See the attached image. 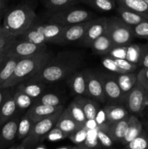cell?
<instances>
[{"mask_svg": "<svg viewBox=\"0 0 148 149\" xmlns=\"http://www.w3.org/2000/svg\"><path fill=\"white\" fill-rule=\"evenodd\" d=\"M17 110V106L13 95L10 94L0 106V120L1 123L4 124L7 120L13 117Z\"/></svg>", "mask_w": 148, "mask_h": 149, "instance_id": "27", "label": "cell"}, {"mask_svg": "<svg viewBox=\"0 0 148 149\" xmlns=\"http://www.w3.org/2000/svg\"><path fill=\"white\" fill-rule=\"evenodd\" d=\"M147 45H148V44H147Z\"/></svg>", "mask_w": 148, "mask_h": 149, "instance_id": "58", "label": "cell"}, {"mask_svg": "<svg viewBox=\"0 0 148 149\" xmlns=\"http://www.w3.org/2000/svg\"><path fill=\"white\" fill-rule=\"evenodd\" d=\"M125 103L131 113H142L148 107V91L137 81L126 95Z\"/></svg>", "mask_w": 148, "mask_h": 149, "instance_id": "9", "label": "cell"}, {"mask_svg": "<svg viewBox=\"0 0 148 149\" xmlns=\"http://www.w3.org/2000/svg\"><path fill=\"white\" fill-rule=\"evenodd\" d=\"M94 19L86 20L82 23L64 26V29L58 39L57 45H65L79 42L85 35L87 29L94 21Z\"/></svg>", "mask_w": 148, "mask_h": 149, "instance_id": "10", "label": "cell"}, {"mask_svg": "<svg viewBox=\"0 0 148 149\" xmlns=\"http://www.w3.org/2000/svg\"><path fill=\"white\" fill-rule=\"evenodd\" d=\"M107 17H100V18L95 17L79 43L84 45V47H91L93 42L99 36L105 33L107 29Z\"/></svg>", "mask_w": 148, "mask_h": 149, "instance_id": "14", "label": "cell"}, {"mask_svg": "<svg viewBox=\"0 0 148 149\" xmlns=\"http://www.w3.org/2000/svg\"><path fill=\"white\" fill-rule=\"evenodd\" d=\"M84 3L95 10L102 12H110L116 8V0H81Z\"/></svg>", "mask_w": 148, "mask_h": 149, "instance_id": "29", "label": "cell"}, {"mask_svg": "<svg viewBox=\"0 0 148 149\" xmlns=\"http://www.w3.org/2000/svg\"><path fill=\"white\" fill-rule=\"evenodd\" d=\"M110 58H112V61H113V63L124 73L133 72L137 68L138 65L133 63L127 61L126 59L112 58V57H110Z\"/></svg>", "mask_w": 148, "mask_h": 149, "instance_id": "39", "label": "cell"}, {"mask_svg": "<svg viewBox=\"0 0 148 149\" xmlns=\"http://www.w3.org/2000/svg\"><path fill=\"white\" fill-rule=\"evenodd\" d=\"M45 84L46 83L42 81L29 80L28 82L20 84L17 90H21L35 100L44 93L45 90Z\"/></svg>", "mask_w": 148, "mask_h": 149, "instance_id": "21", "label": "cell"}, {"mask_svg": "<svg viewBox=\"0 0 148 149\" xmlns=\"http://www.w3.org/2000/svg\"><path fill=\"white\" fill-rule=\"evenodd\" d=\"M107 122L109 124L114 123L118 121L122 120L129 116V111L123 106L119 105H107L104 106Z\"/></svg>", "mask_w": 148, "mask_h": 149, "instance_id": "22", "label": "cell"}, {"mask_svg": "<svg viewBox=\"0 0 148 149\" xmlns=\"http://www.w3.org/2000/svg\"><path fill=\"white\" fill-rule=\"evenodd\" d=\"M102 64L103 66H104L106 69L111 71L112 73H114V74H123V73H124L121 69H120V68L113 63V61H112V58L109 56L103 58V60L102 61Z\"/></svg>", "mask_w": 148, "mask_h": 149, "instance_id": "45", "label": "cell"}, {"mask_svg": "<svg viewBox=\"0 0 148 149\" xmlns=\"http://www.w3.org/2000/svg\"><path fill=\"white\" fill-rule=\"evenodd\" d=\"M20 118L14 116L4 122L0 127V148H9L17 138Z\"/></svg>", "mask_w": 148, "mask_h": 149, "instance_id": "13", "label": "cell"}, {"mask_svg": "<svg viewBox=\"0 0 148 149\" xmlns=\"http://www.w3.org/2000/svg\"><path fill=\"white\" fill-rule=\"evenodd\" d=\"M117 13H118L119 17L125 23L130 26H135L144 20H147L138 13L120 5H118L117 8Z\"/></svg>", "mask_w": 148, "mask_h": 149, "instance_id": "28", "label": "cell"}, {"mask_svg": "<svg viewBox=\"0 0 148 149\" xmlns=\"http://www.w3.org/2000/svg\"><path fill=\"white\" fill-rule=\"evenodd\" d=\"M36 17L33 5L25 3L19 4L7 12L4 17L2 26L12 36H21L32 25Z\"/></svg>", "mask_w": 148, "mask_h": 149, "instance_id": "3", "label": "cell"}, {"mask_svg": "<svg viewBox=\"0 0 148 149\" xmlns=\"http://www.w3.org/2000/svg\"><path fill=\"white\" fill-rule=\"evenodd\" d=\"M106 33L111 39L114 47L129 45L134 37L132 26L125 23L118 17H111L107 18Z\"/></svg>", "mask_w": 148, "mask_h": 149, "instance_id": "7", "label": "cell"}, {"mask_svg": "<svg viewBox=\"0 0 148 149\" xmlns=\"http://www.w3.org/2000/svg\"><path fill=\"white\" fill-rule=\"evenodd\" d=\"M100 75L102 81L107 101L116 104L125 103L126 97L122 93L115 77L106 73H100Z\"/></svg>", "mask_w": 148, "mask_h": 149, "instance_id": "11", "label": "cell"}, {"mask_svg": "<svg viewBox=\"0 0 148 149\" xmlns=\"http://www.w3.org/2000/svg\"><path fill=\"white\" fill-rule=\"evenodd\" d=\"M63 29L64 26L52 23L33 24L20 36L21 39L39 45H46L48 43L57 45Z\"/></svg>", "mask_w": 148, "mask_h": 149, "instance_id": "4", "label": "cell"}, {"mask_svg": "<svg viewBox=\"0 0 148 149\" xmlns=\"http://www.w3.org/2000/svg\"><path fill=\"white\" fill-rule=\"evenodd\" d=\"M63 110L64 109H61L54 114L35 122L28 135L20 143L24 149L33 148L36 145L43 142L48 132L56 125Z\"/></svg>", "mask_w": 148, "mask_h": 149, "instance_id": "5", "label": "cell"}, {"mask_svg": "<svg viewBox=\"0 0 148 149\" xmlns=\"http://www.w3.org/2000/svg\"><path fill=\"white\" fill-rule=\"evenodd\" d=\"M16 39L17 37L12 36L2 26H0V53Z\"/></svg>", "mask_w": 148, "mask_h": 149, "instance_id": "40", "label": "cell"}, {"mask_svg": "<svg viewBox=\"0 0 148 149\" xmlns=\"http://www.w3.org/2000/svg\"><path fill=\"white\" fill-rule=\"evenodd\" d=\"M13 97L15 100L17 109L20 111L28 110L34 103V100L33 98L20 90H17L13 94Z\"/></svg>", "mask_w": 148, "mask_h": 149, "instance_id": "32", "label": "cell"}, {"mask_svg": "<svg viewBox=\"0 0 148 149\" xmlns=\"http://www.w3.org/2000/svg\"><path fill=\"white\" fill-rule=\"evenodd\" d=\"M68 3H69L70 7H71V6H72L73 4H75V3L80 2V1H81V0H68Z\"/></svg>", "mask_w": 148, "mask_h": 149, "instance_id": "53", "label": "cell"}, {"mask_svg": "<svg viewBox=\"0 0 148 149\" xmlns=\"http://www.w3.org/2000/svg\"><path fill=\"white\" fill-rule=\"evenodd\" d=\"M136 75L138 82L148 91V68H142Z\"/></svg>", "mask_w": 148, "mask_h": 149, "instance_id": "46", "label": "cell"}, {"mask_svg": "<svg viewBox=\"0 0 148 149\" xmlns=\"http://www.w3.org/2000/svg\"><path fill=\"white\" fill-rule=\"evenodd\" d=\"M142 130H143L142 124L138 119V118L134 115H129L127 129H126L124 137L120 142L122 145L126 146V144L129 143L130 141L137 137Z\"/></svg>", "mask_w": 148, "mask_h": 149, "instance_id": "19", "label": "cell"}, {"mask_svg": "<svg viewBox=\"0 0 148 149\" xmlns=\"http://www.w3.org/2000/svg\"><path fill=\"white\" fill-rule=\"evenodd\" d=\"M86 128L89 130H95V129H99L98 125H97V122H96L95 119H87V121L86 122L85 124Z\"/></svg>", "mask_w": 148, "mask_h": 149, "instance_id": "49", "label": "cell"}, {"mask_svg": "<svg viewBox=\"0 0 148 149\" xmlns=\"http://www.w3.org/2000/svg\"><path fill=\"white\" fill-rule=\"evenodd\" d=\"M3 125V124H2V123H1V120H0V127H1V125Z\"/></svg>", "mask_w": 148, "mask_h": 149, "instance_id": "56", "label": "cell"}, {"mask_svg": "<svg viewBox=\"0 0 148 149\" xmlns=\"http://www.w3.org/2000/svg\"><path fill=\"white\" fill-rule=\"evenodd\" d=\"M146 132L148 133V124H147V131H146Z\"/></svg>", "mask_w": 148, "mask_h": 149, "instance_id": "54", "label": "cell"}, {"mask_svg": "<svg viewBox=\"0 0 148 149\" xmlns=\"http://www.w3.org/2000/svg\"><path fill=\"white\" fill-rule=\"evenodd\" d=\"M74 100L76 101L82 108L87 119H95L97 112L100 109L97 100L87 96L83 95L76 96L74 98Z\"/></svg>", "mask_w": 148, "mask_h": 149, "instance_id": "18", "label": "cell"}, {"mask_svg": "<svg viewBox=\"0 0 148 149\" xmlns=\"http://www.w3.org/2000/svg\"><path fill=\"white\" fill-rule=\"evenodd\" d=\"M18 59L0 53V87H3L14 73Z\"/></svg>", "mask_w": 148, "mask_h": 149, "instance_id": "17", "label": "cell"}, {"mask_svg": "<svg viewBox=\"0 0 148 149\" xmlns=\"http://www.w3.org/2000/svg\"><path fill=\"white\" fill-rule=\"evenodd\" d=\"M67 109H68L72 117L75 119L80 127H84L85 126L86 122L87 121V118L81 106L76 101L73 100L70 103Z\"/></svg>", "mask_w": 148, "mask_h": 149, "instance_id": "30", "label": "cell"}, {"mask_svg": "<svg viewBox=\"0 0 148 149\" xmlns=\"http://www.w3.org/2000/svg\"><path fill=\"white\" fill-rule=\"evenodd\" d=\"M86 79V90L88 97L100 103L107 101L100 73L93 72L91 71H85Z\"/></svg>", "mask_w": 148, "mask_h": 149, "instance_id": "12", "label": "cell"}, {"mask_svg": "<svg viewBox=\"0 0 148 149\" xmlns=\"http://www.w3.org/2000/svg\"><path fill=\"white\" fill-rule=\"evenodd\" d=\"M97 138L101 144L102 147H106V148H110L113 146L114 141L110 136L108 132L102 130L98 129L97 130Z\"/></svg>", "mask_w": 148, "mask_h": 149, "instance_id": "44", "label": "cell"}, {"mask_svg": "<svg viewBox=\"0 0 148 149\" xmlns=\"http://www.w3.org/2000/svg\"><path fill=\"white\" fill-rule=\"evenodd\" d=\"M91 47L96 53L100 55H108L109 52L114 47V45L105 31V33L99 36L93 42Z\"/></svg>", "mask_w": 148, "mask_h": 149, "instance_id": "26", "label": "cell"}, {"mask_svg": "<svg viewBox=\"0 0 148 149\" xmlns=\"http://www.w3.org/2000/svg\"><path fill=\"white\" fill-rule=\"evenodd\" d=\"M97 130L98 129L89 130L88 132L86 139L81 145L78 146V149H88L102 148V146L97 138Z\"/></svg>", "mask_w": 148, "mask_h": 149, "instance_id": "34", "label": "cell"}, {"mask_svg": "<svg viewBox=\"0 0 148 149\" xmlns=\"http://www.w3.org/2000/svg\"><path fill=\"white\" fill-rule=\"evenodd\" d=\"M67 83L76 96H87L86 79L85 71H74L67 77Z\"/></svg>", "mask_w": 148, "mask_h": 149, "instance_id": "16", "label": "cell"}, {"mask_svg": "<svg viewBox=\"0 0 148 149\" xmlns=\"http://www.w3.org/2000/svg\"><path fill=\"white\" fill-rule=\"evenodd\" d=\"M132 31L134 37L139 39H148V20H144L135 26H132Z\"/></svg>", "mask_w": 148, "mask_h": 149, "instance_id": "38", "label": "cell"}, {"mask_svg": "<svg viewBox=\"0 0 148 149\" xmlns=\"http://www.w3.org/2000/svg\"><path fill=\"white\" fill-rule=\"evenodd\" d=\"M83 63L84 55L81 52L73 50L59 52L29 80L44 83L57 82L79 69Z\"/></svg>", "mask_w": 148, "mask_h": 149, "instance_id": "1", "label": "cell"}, {"mask_svg": "<svg viewBox=\"0 0 148 149\" xmlns=\"http://www.w3.org/2000/svg\"><path fill=\"white\" fill-rule=\"evenodd\" d=\"M88 132L89 130L84 127L80 128L78 130L70 134L68 138H69L70 141L75 145L80 146L84 143L85 140L86 139Z\"/></svg>", "mask_w": 148, "mask_h": 149, "instance_id": "37", "label": "cell"}, {"mask_svg": "<svg viewBox=\"0 0 148 149\" xmlns=\"http://www.w3.org/2000/svg\"><path fill=\"white\" fill-rule=\"evenodd\" d=\"M141 56L140 45H128L126 46V59L133 63L139 65Z\"/></svg>", "mask_w": 148, "mask_h": 149, "instance_id": "36", "label": "cell"}, {"mask_svg": "<svg viewBox=\"0 0 148 149\" xmlns=\"http://www.w3.org/2000/svg\"><path fill=\"white\" fill-rule=\"evenodd\" d=\"M33 148H35V149H47V146H46L44 143H43L41 142V143H40L39 144H38V145H36Z\"/></svg>", "mask_w": 148, "mask_h": 149, "instance_id": "52", "label": "cell"}, {"mask_svg": "<svg viewBox=\"0 0 148 149\" xmlns=\"http://www.w3.org/2000/svg\"><path fill=\"white\" fill-rule=\"evenodd\" d=\"M57 149H78V146H69V145H65V146H61L57 147Z\"/></svg>", "mask_w": 148, "mask_h": 149, "instance_id": "50", "label": "cell"}, {"mask_svg": "<svg viewBox=\"0 0 148 149\" xmlns=\"http://www.w3.org/2000/svg\"><path fill=\"white\" fill-rule=\"evenodd\" d=\"M129 149H148V133L142 130L137 137L124 146Z\"/></svg>", "mask_w": 148, "mask_h": 149, "instance_id": "33", "label": "cell"}, {"mask_svg": "<svg viewBox=\"0 0 148 149\" xmlns=\"http://www.w3.org/2000/svg\"><path fill=\"white\" fill-rule=\"evenodd\" d=\"M6 1H0V19H1V15L3 14V12H4V8H5V4Z\"/></svg>", "mask_w": 148, "mask_h": 149, "instance_id": "51", "label": "cell"}, {"mask_svg": "<svg viewBox=\"0 0 148 149\" xmlns=\"http://www.w3.org/2000/svg\"><path fill=\"white\" fill-rule=\"evenodd\" d=\"M44 4L53 12L70 7L68 0H45Z\"/></svg>", "mask_w": 148, "mask_h": 149, "instance_id": "42", "label": "cell"}, {"mask_svg": "<svg viewBox=\"0 0 148 149\" xmlns=\"http://www.w3.org/2000/svg\"><path fill=\"white\" fill-rule=\"evenodd\" d=\"M47 49L46 45H39L29 41L21 39L13 41L2 52V55L20 60L35 55Z\"/></svg>", "mask_w": 148, "mask_h": 149, "instance_id": "8", "label": "cell"}, {"mask_svg": "<svg viewBox=\"0 0 148 149\" xmlns=\"http://www.w3.org/2000/svg\"><path fill=\"white\" fill-rule=\"evenodd\" d=\"M68 136H69L68 134L65 133L63 131L61 130L59 128L55 126L48 132L47 135H46L45 139L49 141H52V142H55V141H62V140L65 139V138H68Z\"/></svg>", "mask_w": 148, "mask_h": 149, "instance_id": "41", "label": "cell"}, {"mask_svg": "<svg viewBox=\"0 0 148 149\" xmlns=\"http://www.w3.org/2000/svg\"><path fill=\"white\" fill-rule=\"evenodd\" d=\"M118 5L138 13L148 20V4L144 0H116Z\"/></svg>", "mask_w": 148, "mask_h": 149, "instance_id": "23", "label": "cell"}, {"mask_svg": "<svg viewBox=\"0 0 148 149\" xmlns=\"http://www.w3.org/2000/svg\"><path fill=\"white\" fill-rule=\"evenodd\" d=\"M34 103L52 106H57L62 105L60 97L53 93H43L40 97L34 100Z\"/></svg>", "mask_w": 148, "mask_h": 149, "instance_id": "35", "label": "cell"}, {"mask_svg": "<svg viewBox=\"0 0 148 149\" xmlns=\"http://www.w3.org/2000/svg\"><path fill=\"white\" fill-rule=\"evenodd\" d=\"M95 18V15L81 8H71V7L54 11L49 16V23H56L62 26L82 23Z\"/></svg>", "mask_w": 148, "mask_h": 149, "instance_id": "6", "label": "cell"}, {"mask_svg": "<svg viewBox=\"0 0 148 149\" xmlns=\"http://www.w3.org/2000/svg\"><path fill=\"white\" fill-rule=\"evenodd\" d=\"M95 120L98 125L99 129L107 132L110 124L107 122V116H106V113L104 109H100L95 117Z\"/></svg>", "mask_w": 148, "mask_h": 149, "instance_id": "43", "label": "cell"}, {"mask_svg": "<svg viewBox=\"0 0 148 149\" xmlns=\"http://www.w3.org/2000/svg\"><path fill=\"white\" fill-rule=\"evenodd\" d=\"M141 56L139 65L142 68H148V45H140Z\"/></svg>", "mask_w": 148, "mask_h": 149, "instance_id": "47", "label": "cell"}, {"mask_svg": "<svg viewBox=\"0 0 148 149\" xmlns=\"http://www.w3.org/2000/svg\"><path fill=\"white\" fill-rule=\"evenodd\" d=\"M0 1H6V0H0Z\"/></svg>", "mask_w": 148, "mask_h": 149, "instance_id": "57", "label": "cell"}, {"mask_svg": "<svg viewBox=\"0 0 148 149\" xmlns=\"http://www.w3.org/2000/svg\"><path fill=\"white\" fill-rule=\"evenodd\" d=\"M63 105L57 106H46L44 104H37L33 103L31 107L27 111L26 114L31 119L33 123L40 121L44 118L48 117L51 115L54 114L58 111L63 109Z\"/></svg>", "mask_w": 148, "mask_h": 149, "instance_id": "15", "label": "cell"}, {"mask_svg": "<svg viewBox=\"0 0 148 149\" xmlns=\"http://www.w3.org/2000/svg\"><path fill=\"white\" fill-rule=\"evenodd\" d=\"M53 57L47 49L31 56L18 60L11 78L4 84L3 87L10 88L17 85L22 81L29 79L37 74Z\"/></svg>", "mask_w": 148, "mask_h": 149, "instance_id": "2", "label": "cell"}, {"mask_svg": "<svg viewBox=\"0 0 148 149\" xmlns=\"http://www.w3.org/2000/svg\"><path fill=\"white\" fill-rule=\"evenodd\" d=\"M10 95V92L8 88H4V87H0V106L2 105V103H4V100L7 99V97H8Z\"/></svg>", "mask_w": 148, "mask_h": 149, "instance_id": "48", "label": "cell"}, {"mask_svg": "<svg viewBox=\"0 0 148 149\" xmlns=\"http://www.w3.org/2000/svg\"><path fill=\"white\" fill-rule=\"evenodd\" d=\"M144 1H145V2H146V3H147V4H148V0H144Z\"/></svg>", "mask_w": 148, "mask_h": 149, "instance_id": "55", "label": "cell"}, {"mask_svg": "<svg viewBox=\"0 0 148 149\" xmlns=\"http://www.w3.org/2000/svg\"><path fill=\"white\" fill-rule=\"evenodd\" d=\"M33 124H34L33 122H32L31 119L26 114L20 118L18 127H17V139L22 141L26 138L30 133Z\"/></svg>", "mask_w": 148, "mask_h": 149, "instance_id": "31", "label": "cell"}, {"mask_svg": "<svg viewBox=\"0 0 148 149\" xmlns=\"http://www.w3.org/2000/svg\"><path fill=\"white\" fill-rule=\"evenodd\" d=\"M115 78L125 97L137 82V75L133 72L117 74Z\"/></svg>", "mask_w": 148, "mask_h": 149, "instance_id": "24", "label": "cell"}, {"mask_svg": "<svg viewBox=\"0 0 148 149\" xmlns=\"http://www.w3.org/2000/svg\"><path fill=\"white\" fill-rule=\"evenodd\" d=\"M55 126L68 135L81 128L72 117L68 109H64Z\"/></svg>", "mask_w": 148, "mask_h": 149, "instance_id": "20", "label": "cell"}, {"mask_svg": "<svg viewBox=\"0 0 148 149\" xmlns=\"http://www.w3.org/2000/svg\"><path fill=\"white\" fill-rule=\"evenodd\" d=\"M129 117V116L122 120L110 124L109 125L107 132L114 142H121L127 129Z\"/></svg>", "mask_w": 148, "mask_h": 149, "instance_id": "25", "label": "cell"}]
</instances>
